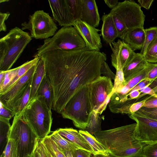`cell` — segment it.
Listing matches in <instances>:
<instances>
[{"label": "cell", "instance_id": "6da1fadb", "mask_svg": "<svg viewBox=\"0 0 157 157\" xmlns=\"http://www.w3.org/2000/svg\"><path fill=\"white\" fill-rule=\"evenodd\" d=\"M39 57L44 62L46 75L53 88L52 109L60 114L76 93L101 76V64L107 59L104 52L87 48L57 50L46 52Z\"/></svg>", "mask_w": 157, "mask_h": 157}, {"label": "cell", "instance_id": "7a4b0ae2", "mask_svg": "<svg viewBox=\"0 0 157 157\" xmlns=\"http://www.w3.org/2000/svg\"><path fill=\"white\" fill-rule=\"evenodd\" d=\"M136 123L95 132L94 135L109 153L114 157L140 155L144 146L136 136Z\"/></svg>", "mask_w": 157, "mask_h": 157}, {"label": "cell", "instance_id": "3957f363", "mask_svg": "<svg viewBox=\"0 0 157 157\" xmlns=\"http://www.w3.org/2000/svg\"><path fill=\"white\" fill-rule=\"evenodd\" d=\"M32 40L28 33L16 27L0 39V71L10 69Z\"/></svg>", "mask_w": 157, "mask_h": 157}, {"label": "cell", "instance_id": "277c9868", "mask_svg": "<svg viewBox=\"0 0 157 157\" xmlns=\"http://www.w3.org/2000/svg\"><path fill=\"white\" fill-rule=\"evenodd\" d=\"M87 48L85 41L76 29L72 26L62 27L51 38L45 39L37 48L34 57L57 50L70 51Z\"/></svg>", "mask_w": 157, "mask_h": 157}, {"label": "cell", "instance_id": "5b68a950", "mask_svg": "<svg viewBox=\"0 0 157 157\" xmlns=\"http://www.w3.org/2000/svg\"><path fill=\"white\" fill-rule=\"evenodd\" d=\"M93 111L86 85L72 97L60 114L63 118L72 120L76 128L85 130Z\"/></svg>", "mask_w": 157, "mask_h": 157}, {"label": "cell", "instance_id": "8992f818", "mask_svg": "<svg viewBox=\"0 0 157 157\" xmlns=\"http://www.w3.org/2000/svg\"><path fill=\"white\" fill-rule=\"evenodd\" d=\"M23 113L38 139L42 140L48 136L52 124V113L43 99L36 97L29 103Z\"/></svg>", "mask_w": 157, "mask_h": 157}, {"label": "cell", "instance_id": "52a82bcc", "mask_svg": "<svg viewBox=\"0 0 157 157\" xmlns=\"http://www.w3.org/2000/svg\"><path fill=\"white\" fill-rule=\"evenodd\" d=\"M9 139L15 141L19 157H28L33 154L38 138L24 117L23 112L13 117Z\"/></svg>", "mask_w": 157, "mask_h": 157}, {"label": "cell", "instance_id": "ba28073f", "mask_svg": "<svg viewBox=\"0 0 157 157\" xmlns=\"http://www.w3.org/2000/svg\"><path fill=\"white\" fill-rule=\"evenodd\" d=\"M22 30L29 31L31 37L36 39H46L53 36L57 26L49 14L43 10H38L29 15V21L21 24Z\"/></svg>", "mask_w": 157, "mask_h": 157}, {"label": "cell", "instance_id": "9c48e42d", "mask_svg": "<svg viewBox=\"0 0 157 157\" xmlns=\"http://www.w3.org/2000/svg\"><path fill=\"white\" fill-rule=\"evenodd\" d=\"M86 85L93 110L101 115L112 95L113 85L112 81L107 77L100 76Z\"/></svg>", "mask_w": 157, "mask_h": 157}, {"label": "cell", "instance_id": "30bf717a", "mask_svg": "<svg viewBox=\"0 0 157 157\" xmlns=\"http://www.w3.org/2000/svg\"><path fill=\"white\" fill-rule=\"evenodd\" d=\"M110 13L117 14L122 20L127 29L135 28L144 29L145 16L141 6L134 1L125 0L119 2Z\"/></svg>", "mask_w": 157, "mask_h": 157}, {"label": "cell", "instance_id": "8fae6325", "mask_svg": "<svg viewBox=\"0 0 157 157\" xmlns=\"http://www.w3.org/2000/svg\"><path fill=\"white\" fill-rule=\"evenodd\" d=\"M37 64L31 68L11 87L0 94V102L4 106L14 111L16 104L35 73Z\"/></svg>", "mask_w": 157, "mask_h": 157}, {"label": "cell", "instance_id": "7c38bea8", "mask_svg": "<svg viewBox=\"0 0 157 157\" xmlns=\"http://www.w3.org/2000/svg\"><path fill=\"white\" fill-rule=\"evenodd\" d=\"M128 116L136 122V136L141 143L147 144L157 142V120L137 112Z\"/></svg>", "mask_w": 157, "mask_h": 157}, {"label": "cell", "instance_id": "4fadbf2b", "mask_svg": "<svg viewBox=\"0 0 157 157\" xmlns=\"http://www.w3.org/2000/svg\"><path fill=\"white\" fill-rule=\"evenodd\" d=\"M73 26L84 40L88 49L100 52L102 46L98 33L101 30L81 20L75 21Z\"/></svg>", "mask_w": 157, "mask_h": 157}, {"label": "cell", "instance_id": "5bb4252c", "mask_svg": "<svg viewBox=\"0 0 157 157\" xmlns=\"http://www.w3.org/2000/svg\"><path fill=\"white\" fill-rule=\"evenodd\" d=\"M53 18L62 27L73 26V16L67 0H48Z\"/></svg>", "mask_w": 157, "mask_h": 157}, {"label": "cell", "instance_id": "9a60e30c", "mask_svg": "<svg viewBox=\"0 0 157 157\" xmlns=\"http://www.w3.org/2000/svg\"><path fill=\"white\" fill-rule=\"evenodd\" d=\"M145 37V29L135 28L127 29L120 38L134 51L142 49Z\"/></svg>", "mask_w": 157, "mask_h": 157}, {"label": "cell", "instance_id": "2e32d148", "mask_svg": "<svg viewBox=\"0 0 157 157\" xmlns=\"http://www.w3.org/2000/svg\"><path fill=\"white\" fill-rule=\"evenodd\" d=\"M81 20L94 28L98 27L100 20L98 6L95 0H82Z\"/></svg>", "mask_w": 157, "mask_h": 157}, {"label": "cell", "instance_id": "e0dca14e", "mask_svg": "<svg viewBox=\"0 0 157 157\" xmlns=\"http://www.w3.org/2000/svg\"><path fill=\"white\" fill-rule=\"evenodd\" d=\"M57 130L62 136L74 144L78 148L87 151L93 155L94 154L92 148L77 130L72 128H60Z\"/></svg>", "mask_w": 157, "mask_h": 157}, {"label": "cell", "instance_id": "ac0fdd59", "mask_svg": "<svg viewBox=\"0 0 157 157\" xmlns=\"http://www.w3.org/2000/svg\"><path fill=\"white\" fill-rule=\"evenodd\" d=\"M113 52L111 57L118 56L123 68L133 58L136 53L122 40H118L109 45Z\"/></svg>", "mask_w": 157, "mask_h": 157}, {"label": "cell", "instance_id": "d6986e66", "mask_svg": "<svg viewBox=\"0 0 157 157\" xmlns=\"http://www.w3.org/2000/svg\"><path fill=\"white\" fill-rule=\"evenodd\" d=\"M103 22L100 36L103 40L109 45L118 37V33L115 25L112 15L109 13L104 14L101 17Z\"/></svg>", "mask_w": 157, "mask_h": 157}, {"label": "cell", "instance_id": "ffe728a7", "mask_svg": "<svg viewBox=\"0 0 157 157\" xmlns=\"http://www.w3.org/2000/svg\"><path fill=\"white\" fill-rule=\"evenodd\" d=\"M149 63L143 55L140 53H136L133 58L123 68L125 83L134 75L146 67Z\"/></svg>", "mask_w": 157, "mask_h": 157}, {"label": "cell", "instance_id": "44dd1931", "mask_svg": "<svg viewBox=\"0 0 157 157\" xmlns=\"http://www.w3.org/2000/svg\"><path fill=\"white\" fill-rule=\"evenodd\" d=\"M36 97L43 99L49 109H52L53 100V90L51 82L46 75L38 89Z\"/></svg>", "mask_w": 157, "mask_h": 157}, {"label": "cell", "instance_id": "7402d4cb", "mask_svg": "<svg viewBox=\"0 0 157 157\" xmlns=\"http://www.w3.org/2000/svg\"><path fill=\"white\" fill-rule=\"evenodd\" d=\"M40 58L32 78L29 102L35 98L38 89L46 75L44 62Z\"/></svg>", "mask_w": 157, "mask_h": 157}, {"label": "cell", "instance_id": "603a6c76", "mask_svg": "<svg viewBox=\"0 0 157 157\" xmlns=\"http://www.w3.org/2000/svg\"><path fill=\"white\" fill-rule=\"evenodd\" d=\"M111 63L112 66L116 69L115 78L112 92L113 94L118 88L122 85L125 84V81L123 72V68L119 57L117 56L111 57Z\"/></svg>", "mask_w": 157, "mask_h": 157}, {"label": "cell", "instance_id": "cb8c5ba5", "mask_svg": "<svg viewBox=\"0 0 157 157\" xmlns=\"http://www.w3.org/2000/svg\"><path fill=\"white\" fill-rule=\"evenodd\" d=\"M40 59L39 57H34L32 60L28 61L19 66L17 73L15 77L2 91L0 93V94L3 93L13 85L31 68L37 64Z\"/></svg>", "mask_w": 157, "mask_h": 157}, {"label": "cell", "instance_id": "d4e9b609", "mask_svg": "<svg viewBox=\"0 0 157 157\" xmlns=\"http://www.w3.org/2000/svg\"><path fill=\"white\" fill-rule=\"evenodd\" d=\"M78 132L92 148L94 154L109 153L95 136L86 130H80Z\"/></svg>", "mask_w": 157, "mask_h": 157}, {"label": "cell", "instance_id": "484cf974", "mask_svg": "<svg viewBox=\"0 0 157 157\" xmlns=\"http://www.w3.org/2000/svg\"><path fill=\"white\" fill-rule=\"evenodd\" d=\"M50 138L60 149L73 151L78 148L74 144L62 136L57 130L50 135Z\"/></svg>", "mask_w": 157, "mask_h": 157}, {"label": "cell", "instance_id": "4316f807", "mask_svg": "<svg viewBox=\"0 0 157 157\" xmlns=\"http://www.w3.org/2000/svg\"><path fill=\"white\" fill-rule=\"evenodd\" d=\"M11 126L10 120L0 117L1 153L8 141Z\"/></svg>", "mask_w": 157, "mask_h": 157}, {"label": "cell", "instance_id": "83f0119b", "mask_svg": "<svg viewBox=\"0 0 157 157\" xmlns=\"http://www.w3.org/2000/svg\"><path fill=\"white\" fill-rule=\"evenodd\" d=\"M154 65L155 63H149L146 67L134 75L125 85L131 90L139 82L146 78L148 72Z\"/></svg>", "mask_w": 157, "mask_h": 157}, {"label": "cell", "instance_id": "f1b7e54d", "mask_svg": "<svg viewBox=\"0 0 157 157\" xmlns=\"http://www.w3.org/2000/svg\"><path fill=\"white\" fill-rule=\"evenodd\" d=\"M32 78L14 108L16 114L23 112L29 103Z\"/></svg>", "mask_w": 157, "mask_h": 157}, {"label": "cell", "instance_id": "f546056e", "mask_svg": "<svg viewBox=\"0 0 157 157\" xmlns=\"http://www.w3.org/2000/svg\"><path fill=\"white\" fill-rule=\"evenodd\" d=\"M145 37L143 46L140 53L144 56L150 45L157 38V27H153L145 29Z\"/></svg>", "mask_w": 157, "mask_h": 157}, {"label": "cell", "instance_id": "4dcf8cb0", "mask_svg": "<svg viewBox=\"0 0 157 157\" xmlns=\"http://www.w3.org/2000/svg\"><path fill=\"white\" fill-rule=\"evenodd\" d=\"M99 115V113L93 111L88 124L85 129L86 131L93 135L95 132L101 130V123L102 119L104 118H102Z\"/></svg>", "mask_w": 157, "mask_h": 157}, {"label": "cell", "instance_id": "1f68e13d", "mask_svg": "<svg viewBox=\"0 0 157 157\" xmlns=\"http://www.w3.org/2000/svg\"><path fill=\"white\" fill-rule=\"evenodd\" d=\"M41 141L45 148L52 157H65L49 135L41 140Z\"/></svg>", "mask_w": 157, "mask_h": 157}, {"label": "cell", "instance_id": "d6a6232c", "mask_svg": "<svg viewBox=\"0 0 157 157\" xmlns=\"http://www.w3.org/2000/svg\"><path fill=\"white\" fill-rule=\"evenodd\" d=\"M74 22L81 20L82 17V0H67Z\"/></svg>", "mask_w": 157, "mask_h": 157}, {"label": "cell", "instance_id": "836d02e7", "mask_svg": "<svg viewBox=\"0 0 157 157\" xmlns=\"http://www.w3.org/2000/svg\"><path fill=\"white\" fill-rule=\"evenodd\" d=\"M0 157H19L17 144L14 140L9 139Z\"/></svg>", "mask_w": 157, "mask_h": 157}, {"label": "cell", "instance_id": "e575fe53", "mask_svg": "<svg viewBox=\"0 0 157 157\" xmlns=\"http://www.w3.org/2000/svg\"><path fill=\"white\" fill-rule=\"evenodd\" d=\"M140 155L144 157H157V142L144 145Z\"/></svg>", "mask_w": 157, "mask_h": 157}, {"label": "cell", "instance_id": "d590c367", "mask_svg": "<svg viewBox=\"0 0 157 157\" xmlns=\"http://www.w3.org/2000/svg\"><path fill=\"white\" fill-rule=\"evenodd\" d=\"M157 56V38L149 47L144 56L145 59L148 62L153 63Z\"/></svg>", "mask_w": 157, "mask_h": 157}, {"label": "cell", "instance_id": "8d00e7d4", "mask_svg": "<svg viewBox=\"0 0 157 157\" xmlns=\"http://www.w3.org/2000/svg\"><path fill=\"white\" fill-rule=\"evenodd\" d=\"M113 17L114 23L117 30L118 37H120L127 29L122 20L120 17L114 13H109Z\"/></svg>", "mask_w": 157, "mask_h": 157}, {"label": "cell", "instance_id": "74e56055", "mask_svg": "<svg viewBox=\"0 0 157 157\" xmlns=\"http://www.w3.org/2000/svg\"><path fill=\"white\" fill-rule=\"evenodd\" d=\"M19 67L6 71L4 79L2 83L0 85V93L1 92L7 85L16 76Z\"/></svg>", "mask_w": 157, "mask_h": 157}, {"label": "cell", "instance_id": "f35d334b", "mask_svg": "<svg viewBox=\"0 0 157 157\" xmlns=\"http://www.w3.org/2000/svg\"><path fill=\"white\" fill-rule=\"evenodd\" d=\"M137 112L148 118L157 121V108L142 107Z\"/></svg>", "mask_w": 157, "mask_h": 157}, {"label": "cell", "instance_id": "ab89813d", "mask_svg": "<svg viewBox=\"0 0 157 157\" xmlns=\"http://www.w3.org/2000/svg\"><path fill=\"white\" fill-rule=\"evenodd\" d=\"M101 74L103 76L107 77L111 80H114L115 75L111 71L106 61H104L102 63L101 69Z\"/></svg>", "mask_w": 157, "mask_h": 157}, {"label": "cell", "instance_id": "60d3db41", "mask_svg": "<svg viewBox=\"0 0 157 157\" xmlns=\"http://www.w3.org/2000/svg\"><path fill=\"white\" fill-rule=\"evenodd\" d=\"M33 153L35 157H48L41 140L38 139Z\"/></svg>", "mask_w": 157, "mask_h": 157}, {"label": "cell", "instance_id": "b9f144b4", "mask_svg": "<svg viewBox=\"0 0 157 157\" xmlns=\"http://www.w3.org/2000/svg\"><path fill=\"white\" fill-rule=\"evenodd\" d=\"M0 102V117L10 120L16 114L14 111L4 106Z\"/></svg>", "mask_w": 157, "mask_h": 157}, {"label": "cell", "instance_id": "7bdbcfd3", "mask_svg": "<svg viewBox=\"0 0 157 157\" xmlns=\"http://www.w3.org/2000/svg\"><path fill=\"white\" fill-rule=\"evenodd\" d=\"M151 97H148L141 101L132 104L130 106L129 109L131 114L138 111L144 106L145 101Z\"/></svg>", "mask_w": 157, "mask_h": 157}, {"label": "cell", "instance_id": "ee69618b", "mask_svg": "<svg viewBox=\"0 0 157 157\" xmlns=\"http://www.w3.org/2000/svg\"><path fill=\"white\" fill-rule=\"evenodd\" d=\"M10 15L9 12L6 13L0 12V32L6 31V27L5 22Z\"/></svg>", "mask_w": 157, "mask_h": 157}, {"label": "cell", "instance_id": "f6af8a7d", "mask_svg": "<svg viewBox=\"0 0 157 157\" xmlns=\"http://www.w3.org/2000/svg\"><path fill=\"white\" fill-rule=\"evenodd\" d=\"M72 152L73 157H91L92 154L91 153L86 150L81 148L76 149Z\"/></svg>", "mask_w": 157, "mask_h": 157}, {"label": "cell", "instance_id": "bcb514c9", "mask_svg": "<svg viewBox=\"0 0 157 157\" xmlns=\"http://www.w3.org/2000/svg\"><path fill=\"white\" fill-rule=\"evenodd\" d=\"M152 81V80L146 78L139 82L131 90H139L146 86H149Z\"/></svg>", "mask_w": 157, "mask_h": 157}, {"label": "cell", "instance_id": "7dc6e473", "mask_svg": "<svg viewBox=\"0 0 157 157\" xmlns=\"http://www.w3.org/2000/svg\"><path fill=\"white\" fill-rule=\"evenodd\" d=\"M143 107L148 108H157V98L151 97L145 101Z\"/></svg>", "mask_w": 157, "mask_h": 157}, {"label": "cell", "instance_id": "c3c4849f", "mask_svg": "<svg viewBox=\"0 0 157 157\" xmlns=\"http://www.w3.org/2000/svg\"><path fill=\"white\" fill-rule=\"evenodd\" d=\"M157 77V63H155L153 67L148 72L146 78L152 81Z\"/></svg>", "mask_w": 157, "mask_h": 157}, {"label": "cell", "instance_id": "681fc988", "mask_svg": "<svg viewBox=\"0 0 157 157\" xmlns=\"http://www.w3.org/2000/svg\"><path fill=\"white\" fill-rule=\"evenodd\" d=\"M139 91L141 93H142L145 95L149 94L152 97L157 98V95L148 86H146Z\"/></svg>", "mask_w": 157, "mask_h": 157}, {"label": "cell", "instance_id": "f907efd6", "mask_svg": "<svg viewBox=\"0 0 157 157\" xmlns=\"http://www.w3.org/2000/svg\"><path fill=\"white\" fill-rule=\"evenodd\" d=\"M154 0H138V2L141 6L147 10H149Z\"/></svg>", "mask_w": 157, "mask_h": 157}, {"label": "cell", "instance_id": "816d5d0a", "mask_svg": "<svg viewBox=\"0 0 157 157\" xmlns=\"http://www.w3.org/2000/svg\"><path fill=\"white\" fill-rule=\"evenodd\" d=\"M104 1L108 6L112 9L115 7L119 2L118 0H104Z\"/></svg>", "mask_w": 157, "mask_h": 157}, {"label": "cell", "instance_id": "f5cc1de1", "mask_svg": "<svg viewBox=\"0 0 157 157\" xmlns=\"http://www.w3.org/2000/svg\"><path fill=\"white\" fill-rule=\"evenodd\" d=\"M59 149L63 154L65 157H73L72 151Z\"/></svg>", "mask_w": 157, "mask_h": 157}, {"label": "cell", "instance_id": "db71d44e", "mask_svg": "<svg viewBox=\"0 0 157 157\" xmlns=\"http://www.w3.org/2000/svg\"><path fill=\"white\" fill-rule=\"evenodd\" d=\"M93 155V157H114L109 153H98Z\"/></svg>", "mask_w": 157, "mask_h": 157}, {"label": "cell", "instance_id": "11a10c76", "mask_svg": "<svg viewBox=\"0 0 157 157\" xmlns=\"http://www.w3.org/2000/svg\"><path fill=\"white\" fill-rule=\"evenodd\" d=\"M6 71H0V85L3 82L5 77Z\"/></svg>", "mask_w": 157, "mask_h": 157}, {"label": "cell", "instance_id": "9f6ffc18", "mask_svg": "<svg viewBox=\"0 0 157 157\" xmlns=\"http://www.w3.org/2000/svg\"><path fill=\"white\" fill-rule=\"evenodd\" d=\"M157 86V77L153 80L149 85V86L153 89Z\"/></svg>", "mask_w": 157, "mask_h": 157}, {"label": "cell", "instance_id": "6f0895ef", "mask_svg": "<svg viewBox=\"0 0 157 157\" xmlns=\"http://www.w3.org/2000/svg\"><path fill=\"white\" fill-rule=\"evenodd\" d=\"M44 149H45V152H46V154L47 155V157H52L51 155L48 152V151H47V150L46 148H45V147H44Z\"/></svg>", "mask_w": 157, "mask_h": 157}, {"label": "cell", "instance_id": "680465c9", "mask_svg": "<svg viewBox=\"0 0 157 157\" xmlns=\"http://www.w3.org/2000/svg\"><path fill=\"white\" fill-rule=\"evenodd\" d=\"M152 89L155 93L157 92V86Z\"/></svg>", "mask_w": 157, "mask_h": 157}, {"label": "cell", "instance_id": "91938a15", "mask_svg": "<svg viewBox=\"0 0 157 157\" xmlns=\"http://www.w3.org/2000/svg\"><path fill=\"white\" fill-rule=\"evenodd\" d=\"M157 63V56L155 58V59L154 60L153 63Z\"/></svg>", "mask_w": 157, "mask_h": 157}, {"label": "cell", "instance_id": "94428289", "mask_svg": "<svg viewBox=\"0 0 157 157\" xmlns=\"http://www.w3.org/2000/svg\"><path fill=\"white\" fill-rule=\"evenodd\" d=\"M8 1H9V0H1L0 1V3H1L2 2H8Z\"/></svg>", "mask_w": 157, "mask_h": 157}, {"label": "cell", "instance_id": "6125c7cd", "mask_svg": "<svg viewBox=\"0 0 157 157\" xmlns=\"http://www.w3.org/2000/svg\"><path fill=\"white\" fill-rule=\"evenodd\" d=\"M28 157H35L33 153L31 156H29Z\"/></svg>", "mask_w": 157, "mask_h": 157}, {"label": "cell", "instance_id": "be15d7a7", "mask_svg": "<svg viewBox=\"0 0 157 157\" xmlns=\"http://www.w3.org/2000/svg\"><path fill=\"white\" fill-rule=\"evenodd\" d=\"M136 157H144L142 156H141V155H139V156H136Z\"/></svg>", "mask_w": 157, "mask_h": 157}, {"label": "cell", "instance_id": "e7e4bbea", "mask_svg": "<svg viewBox=\"0 0 157 157\" xmlns=\"http://www.w3.org/2000/svg\"></svg>", "mask_w": 157, "mask_h": 157}]
</instances>
